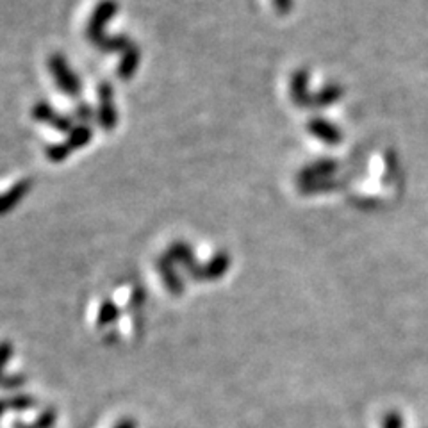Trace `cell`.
<instances>
[{
	"label": "cell",
	"instance_id": "11",
	"mask_svg": "<svg viewBox=\"0 0 428 428\" xmlns=\"http://www.w3.org/2000/svg\"><path fill=\"white\" fill-rule=\"evenodd\" d=\"M116 428H136V423L132 420H125L118 424Z\"/></svg>",
	"mask_w": 428,
	"mask_h": 428
},
{
	"label": "cell",
	"instance_id": "4",
	"mask_svg": "<svg viewBox=\"0 0 428 428\" xmlns=\"http://www.w3.org/2000/svg\"><path fill=\"white\" fill-rule=\"evenodd\" d=\"M291 93H293V98H294V102H296V104L309 105V102H307L309 95H307V74H306V70L298 71V74L293 77V88H291Z\"/></svg>",
	"mask_w": 428,
	"mask_h": 428
},
{
	"label": "cell",
	"instance_id": "9",
	"mask_svg": "<svg viewBox=\"0 0 428 428\" xmlns=\"http://www.w3.org/2000/svg\"><path fill=\"white\" fill-rule=\"evenodd\" d=\"M52 423H54V414L49 410V412L45 414V417H41V420L37 421L36 428H49Z\"/></svg>",
	"mask_w": 428,
	"mask_h": 428
},
{
	"label": "cell",
	"instance_id": "5",
	"mask_svg": "<svg viewBox=\"0 0 428 428\" xmlns=\"http://www.w3.org/2000/svg\"><path fill=\"white\" fill-rule=\"evenodd\" d=\"M342 90L339 86H327L325 90H321L320 93L316 95V100L313 102V105H328L334 104L339 97H341Z\"/></svg>",
	"mask_w": 428,
	"mask_h": 428
},
{
	"label": "cell",
	"instance_id": "1",
	"mask_svg": "<svg viewBox=\"0 0 428 428\" xmlns=\"http://www.w3.org/2000/svg\"><path fill=\"white\" fill-rule=\"evenodd\" d=\"M50 68H52V74L56 77V81L59 82L61 90H64L66 93L70 95H77L79 93V81L70 70H68L66 63L61 59V56H54L52 61H50Z\"/></svg>",
	"mask_w": 428,
	"mask_h": 428
},
{
	"label": "cell",
	"instance_id": "6",
	"mask_svg": "<svg viewBox=\"0 0 428 428\" xmlns=\"http://www.w3.org/2000/svg\"><path fill=\"white\" fill-rule=\"evenodd\" d=\"M11 352H13V347L8 341L0 342V382H2V369H4L6 362H8L9 357H11Z\"/></svg>",
	"mask_w": 428,
	"mask_h": 428
},
{
	"label": "cell",
	"instance_id": "12",
	"mask_svg": "<svg viewBox=\"0 0 428 428\" xmlns=\"http://www.w3.org/2000/svg\"><path fill=\"white\" fill-rule=\"evenodd\" d=\"M9 407V403H6V402H0V416H2V412H4L6 409H8Z\"/></svg>",
	"mask_w": 428,
	"mask_h": 428
},
{
	"label": "cell",
	"instance_id": "7",
	"mask_svg": "<svg viewBox=\"0 0 428 428\" xmlns=\"http://www.w3.org/2000/svg\"><path fill=\"white\" fill-rule=\"evenodd\" d=\"M116 313H118V311H116V307H112L111 303H105L104 311H102V314H100V318H98V321H100L102 325L109 323V321L115 320Z\"/></svg>",
	"mask_w": 428,
	"mask_h": 428
},
{
	"label": "cell",
	"instance_id": "8",
	"mask_svg": "<svg viewBox=\"0 0 428 428\" xmlns=\"http://www.w3.org/2000/svg\"><path fill=\"white\" fill-rule=\"evenodd\" d=\"M9 405L15 407V409H29V407L34 405V400L33 398H15L13 402H9Z\"/></svg>",
	"mask_w": 428,
	"mask_h": 428
},
{
	"label": "cell",
	"instance_id": "10",
	"mask_svg": "<svg viewBox=\"0 0 428 428\" xmlns=\"http://www.w3.org/2000/svg\"><path fill=\"white\" fill-rule=\"evenodd\" d=\"M275 6L280 13H287L293 6V0H275Z\"/></svg>",
	"mask_w": 428,
	"mask_h": 428
},
{
	"label": "cell",
	"instance_id": "2",
	"mask_svg": "<svg viewBox=\"0 0 428 428\" xmlns=\"http://www.w3.org/2000/svg\"><path fill=\"white\" fill-rule=\"evenodd\" d=\"M309 131L311 134L316 136L318 139H321L325 145H337L342 138L341 132L337 131V127L332 125V123H328L327 120H321V118L313 120V122L309 123Z\"/></svg>",
	"mask_w": 428,
	"mask_h": 428
},
{
	"label": "cell",
	"instance_id": "3",
	"mask_svg": "<svg viewBox=\"0 0 428 428\" xmlns=\"http://www.w3.org/2000/svg\"><path fill=\"white\" fill-rule=\"evenodd\" d=\"M335 168H337V164H335L334 161H318V163L311 164V166H307L306 170H303L302 180L306 184L320 183V180H325L328 175H332L335 171Z\"/></svg>",
	"mask_w": 428,
	"mask_h": 428
}]
</instances>
